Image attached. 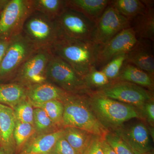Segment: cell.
<instances>
[{
  "mask_svg": "<svg viewBox=\"0 0 154 154\" xmlns=\"http://www.w3.org/2000/svg\"><path fill=\"white\" fill-rule=\"evenodd\" d=\"M102 137L94 135L88 146L82 154H104L101 145Z\"/></svg>",
  "mask_w": 154,
  "mask_h": 154,
  "instance_id": "d6a6232c",
  "label": "cell"
},
{
  "mask_svg": "<svg viewBox=\"0 0 154 154\" xmlns=\"http://www.w3.org/2000/svg\"><path fill=\"white\" fill-rule=\"evenodd\" d=\"M137 41L132 28L122 30L105 44L98 46L95 66L102 68L116 56L127 53Z\"/></svg>",
  "mask_w": 154,
  "mask_h": 154,
  "instance_id": "7c38bea8",
  "label": "cell"
},
{
  "mask_svg": "<svg viewBox=\"0 0 154 154\" xmlns=\"http://www.w3.org/2000/svg\"><path fill=\"white\" fill-rule=\"evenodd\" d=\"M62 102L63 128H77L102 137L108 132L94 115L86 94H70Z\"/></svg>",
  "mask_w": 154,
  "mask_h": 154,
  "instance_id": "3957f363",
  "label": "cell"
},
{
  "mask_svg": "<svg viewBox=\"0 0 154 154\" xmlns=\"http://www.w3.org/2000/svg\"><path fill=\"white\" fill-rule=\"evenodd\" d=\"M47 82L73 94H85L91 91L85 80L60 58L53 55L48 65Z\"/></svg>",
  "mask_w": 154,
  "mask_h": 154,
  "instance_id": "277c9868",
  "label": "cell"
},
{
  "mask_svg": "<svg viewBox=\"0 0 154 154\" xmlns=\"http://www.w3.org/2000/svg\"><path fill=\"white\" fill-rule=\"evenodd\" d=\"M71 94L48 82L42 83L27 88V98L34 108L53 100L63 101Z\"/></svg>",
  "mask_w": 154,
  "mask_h": 154,
  "instance_id": "2e32d148",
  "label": "cell"
},
{
  "mask_svg": "<svg viewBox=\"0 0 154 154\" xmlns=\"http://www.w3.org/2000/svg\"><path fill=\"white\" fill-rule=\"evenodd\" d=\"M101 145L104 154H116L112 148L104 139V137H102L101 139Z\"/></svg>",
  "mask_w": 154,
  "mask_h": 154,
  "instance_id": "d590c367",
  "label": "cell"
},
{
  "mask_svg": "<svg viewBox=\"0 0 154 154\" xmlns=\"http://www.w3.org/2000/svg\"><path fill=\"white\" fill-rule=\"evenodd\" d=\"M134 152V154H140L138 153L137 152Z\"/></svg>",
  "mask_w": 154,
  "mask_h": 154,
  "instance_id": "ab89813d",
  "label": "cell"
},
{
  "mask_svg": "<svg viewBox=\"0 0 154 154\" xmlns=\"http://www.w3.org/2000/svg\"><path fill=\"white\" fill-rule=\"evenodd\" d=\"M22 33L37 50L50 49L58 38L54 20L36 11L26 19Z\"/></svg>",
  "mask_w": 154,
  "mask_h": 154,
  "instance_id": "8992f818",
  "label": "cell"
},
{
  "mask_svg": "<svg viewBox=\"0 0 154 154\" xmlns=\"http://www.w3.org/2000/svg\"><path fill=\"white\" fill-rule=\"evenodd\" d=\"M88 102L99 122L110 131H113L133 119L144 120L141 110L126 103L89 91L86 93Z\"/></svg>",
  "mask_w": 154,
  "mask_h": 154,
  "instance_id": "6da1fadb",
  "label": "cell"
},
{
  "mask_svg": "<svg viewBox=\"0 0 154 154\" xmlns=\"http://www.w3.org/2000/svg\"><path fill=\"white\" fill-rule=\"evenodd\" d=\"M104 138L116 154H134L128 145L114 133L108 131Z\"/></svg>",
  "mask_w": 154,
  "mask_h": 154,
  "instance_id": "4dcf8cb0",
  "label": "cell"
},
{
  "mask_svg": "<svg viewBox=\"0 0 154 154\" xmlns=\"http://www.w3.org/2000/svg\"><path fill=\"white\" fill-rule=\"evenodd\" d=\"M49 154H77L64 136L60 138Z\"/></svg>",
  "mask_w": 154,
  "mask_h": 154,
  "instance_id": "1f68e13d",
  "label": "cell"
},
{
  "mask_svg": "<svg viewBox=\"0 0 154 154\" xmlns=\"http://www.w3.org/2000/svg\"><path fill=\"white\" fill-rule=\"evenodd\" d=\"M36 51L22 32L11 38L0 64V82L13 79L22 64Z\"/></svg>",
  "mask_w": 154,
  "mask_h": 154,
  "instance_id": "52a82bcc",
  "label": "cell"
},
{
  "mask_svg": "<svg viewBox=\"0 0 154 154\" xmlns=\"http://www.w3.org/2000/svg\"><path fill=\"white\" fill-rule=\"evenodd\" d=\"M145 154H153V153L152 151Z\"/></svg>",
  "mask_w": 154,
  "mask_h": 154,
  "instance_id": "f35d334b",
  "label": "cell"
},
{
  "mask_svg": "<svg viewBox=\"0 0 154 154\" xmlns=\"http://www.w3.org/2000/svg\"><path fill=\"white\" fill-rule=\"evenodd\" d=\"M84 79L91 91H96L102 89L110 83L105 74L102 71L98 70L96 66L91 69Z\"/></svg>",
  "mask_w": 154,
  "mask_h": 154,
  "instance_id": "83f0119b",
  "label": "cell"
},
{
  "mask_svg": "<svg viewBox=\"0 0 154 154\" xmlns=\"http://www.w3.org/2000/svg\"></svg>",
  "mask_w": 154,
  "mask_h": 154,
  "instance_id": "60d3db41",
  "label": "cell"
},
{
  "mask_svg": "<svg viewBox=\"0 0 154 154\" xmlns=\"http://www.w3.org/2000/svg\"><path fill=\"white\" fill-rule=\"evenodd\" d=\"M44 110L51 121L59 128H62L64 105L62 101L53 100L44 103L40 107Z\"/></svg>",
  "mask_w": 154,
  "mask_h": 154,
  "instance_id": "4316f807",
  "label": "cell"
},
{
  "mask_svg": "<svg viewBox=\"0 0 154 154\" xmlns=\"http://www.w3.org/2000/svg\"><path fill=\"white\" fill-rule=\"evenodd\" d=\"M8 2L9 0L8 1H0V14Z\"/></svg>",
  "mask_w": 154,
  "mask_h": 154,
  "instance_id": "8d00e7d4",
  "label": "cell"
},
{
  "mask_svg": "<svg viewBox=\"0 0 154 154\" xmlns=\"http://www.w3.org/2000/svg\"><path fill=\"white\" fill-rule=\"evenodd\" d=\"M54 22L58 38L93 42L95 23L82 14L66 8Z\"/></svg>",
  "mask_w": 154,
  "mask_h": 154,
  "instance_id": "5b68a950",
  "label": "cell"
},
{
  "mask_svg": "<svg viewBox=\"0 0 154 154\" xmlns=\"http://www.w3.org/2000/svg\"><path fill=\"white\" fill-rule=\"evenodd\" d=\"M16 119L33 126V107L28 98L20 102L14 109Z\"/></svg>",
  "mask_w": 154,
  "mask_h": 154,
  "instance_id": "f546056e",
  "label": "cell"
},
{
  "mask_svg": "<svg viewBox=\"0 0 154 154\" xmlns=\"http://www.w3.org/2000/svg\"><path fill=\"white\" fill-rule=\"evenodd\" d=\"M111 132L121 137L133 152L145 154L152 151L149 127L142 122L129 125L124 124Z\"/></svg>",
  "mask_w": 154,
  "mask_h": 154,
  "instance_id": "4fadbf2b",
  "label": "cell"
},
{
  "mask_svg": "<svg viewBox=\"0 0 154 154\" xmlns=\"http://www.w3.org/2000/svg\"><path fill=\"white\" fill-rule=\"evenodd\" d=\"M144 118L146 120L150 126L154 128V99L144 104L141 109Z\"/></svg>",
  "mask_w": 154,
  "mask_h": 154,
  "instance_id": "836d02e7",
  "label": "cell"
},
{
  "mask_svg": "<svg viewBox=\"0 0 154 154\" xmlns=\"http://www.w3.org/2000/svg\"><path fill=\"white\" fill-rule=\"evenodd\" d=\"M111 2L95 23L93 42L98 46L130 27L129 20L119 14Z\"/></svg>",
  "mask_w": 154,
  "mask_h": 154,
  "instance_id": "8fae6325",
  "label": "cell"
},
{
  "mask_svg": "<svg viewBox=\"0 0 154 154\" xmlns=\"http://www.w3.org/2000/svg\"><path fill=\"white\" fill-rule=\"evenodd\" d=\"M52 56L50 49L36 51L19 68L12 82L19 83L27 88L47 82L46 70Z\"/></svg>",
  "mask_w": 154,
  "mask_h": 154,
  "instance_id": "30bf717a",
  "label": "cell"
},
{
  "mask_svg": "<svg viewBox=\"0 0 154 154\" xmlns=\"http://www.w3.org/2000/svg\"><path fill=\"white\" fill-rule=\"evenodd\" d=\"M115 80L133 83L150 91L154 90V76L126 61Z\"/></svg>",
  "mask_w": 154,
  "mask_h": 154,
  "instance_id": "ffe728a7",
  "label": "cell"
},
{
  "mask_svg": "<svg viewBox=\"0 0 154 154\" xmlns=\"http://www.w3.org/2000/svg\"><path fill=\"white\" fill-rule=\"evenodd\" d=\"M63 129L64 137L69 143L77 154H82L94 134L84 130L72 127H66Z\"/></svg>",
  "mask_w": 154,
  "mask_h": 154,
  "instance_id": "7402d4cb",
  "label": "cell"
},
{
  "mask_svg": "<svg viewBox=\"0 0 154 154\" xmlns=\"http://www.w3.org/2000/svg\"><path fill=\"white\" fill-rule=\"evenodd\" d=\"M27 98V88L16 82L0 83V104L14 109Z\"/></svg>",
  "mask_w": 154,
  "mask_h": 154,
  "instance_id": "44dd1931",
  "label": "cell"
},
{
  "mask_svg": "<svg viewBox=\"0 0 154 154\" xmlns=\"http://www.w3.org/2000/svg\"><path fill=\"white\" fill-rule=\"evenodd\" d=\"M33 126L36 135L49 134L60 129L40 108L33 110Z\"/></svg>",
  "mask_w": 154,
  "mask_h": 154,
  "instance_id": "d4e9b609",
  "label": "cell"
},
{
  "mask_svg": "<svg viewBox=\"0 0 154 154\" xmlns=\"http://www.w3.org/2000/svg\"><path fill=\"white\" fill-rule=\"evenodd\" d=\"M0 154H7L0 148Z\"/></svg>",
  "mask_w": 154,
  "mask_h": 154,
  "instance_id": "74e56055",
  "label": "cell"
},
{
  "mask_svg": "<svg viewBox=\"0 0 154 154\" xmlns=\"http://www.w3.org/2000/svg\"><path fill=\"white\" fill-rule=\"evenodd\" d=\"M16 118L13 108L0 104V148L7 154L16 151L14 131Z\"/></svg>",
  "mask_w": 154,
  "mask_h": 154,
  "instance_id": "9a60e30c",
  "label": "cell"
},
{
  "mask_svg": "<svg viewBox=\"0 0 154 154\" xmlns=\"http://www.w3.org/2000/svg\"><path fill=\"white\" fill-rule=\"evenodd\" d=\"M146 6L143 14L130 20V28L137 39L154 40V8L153 1H143Z\"/></svg>",
  "mask_w": 154,
  "mask_h": 154,
  "instance_id": "e0dca14e",
  "label": "cell"
},
{
  "mask_svg": "<svg viewBox=\"0 0 154 154\" xmlns=\"http://www.w3.org/2000/svg\"><path fill=\"white\" fill-rule=\"evenodd\" d=\"M112 5L119 14L131 20L146 11L143 1L140 0H115L112 1Z\"/></svg>",
  "mask_w": 154,
  "mask_h": 154,
  "instance_id": "cb8c5ba5",
  "label": "cell"
},
{
  "mask_svg": "<svg viewBox=\"0 0 154 154\" xmlns=\"http://www.w3.org/2000/svg\"><path fill=\"white\" fill-rule=\"evenodd\" d=\"M111 2L109 0H66L65 3L66 8L82 14L95 23Z\"/></svg>",
  "mask_w": 154,
  "mask_h": 154,
  "instance_id": "d6986e66",
  "label": "cell"
},
{
  "mask_svg": "<svg viewBox=\"0 0 154 154\" xmlns=\"http://www.w3.org/2000/svg\"><path fill=\"white\" fill-rule=\"evenodd\" d=\"M34 11L54 20L66 8L63 0H30Z\"/></svg>",
  "mask_w": 154,
  "mask_h": 154,
  "instance_id": "603a6c76",
  "label": "cell"
},
{
  "mask_svg": "<svg viewBox=\"0 0 154 154\" xmlns=\"http://www.w3.org/2000/svg\"><path fill=\"white\" fill-rule=\"evenodd\" d=\"M152 42L137 39V41L127 53L126 61L154 76V57Z\"/></svg>",
  "mask_w": 154,
  "mask_h": 154,
  "instance_id": "5bb4252c",
  "label": "cell"
},
{
  "mask_svg": "<svg viewBox=\"0 0 154 154\" xmlns=\"http://www.w3.org/2000/svg\"><path fill=\"white\" fill-rule=\"evenodd\" d=\"M98 47L93 42L57 38L50 49L53 55L66 62L84 79L95 66Z\"/></svg>",
  "mask_w": 154,
  "mask_h": 154,
  "instance_id": "7a4b0ae2",
  "label": "cell"
},
{
  "mask_svg": "<svg viewBox=\"0 0 154 154\" xmlns=\"http://www.w3.org/2000/svg\"><path fill=\"white\" fill-rule=\"evenodd\" d=\"M93 91L107 98L133 105L141 110L145 104L154 99L152 91L125 81L115 80L104 88Z\"/></svg>",
  "mask_w": 154,
  "mask_h": 154,
  "instance_id": "9c48e42d",
  "label": "cell"
},
{
  "mask_svg": "<svg viewBox=\"0 0 154 154\" xmlns=\"http://www.w3.org/2000/svg\"><path fill=\"white\" fill-rule=\"evenodd\" d=\"M63 128L49 134L33 136L18 154H49L57 141L63 135Z\"/></svg>",
  "mask_w": 154,
  "mask_h": 154,
  "instance_id": "ac0fdd59",
  "label": "cell"
},
{
  "mask_svg": "<svg viewBox=\"0 0 154 154\" xmlns=\"http://www.w3.org/2000/svg\"><path fill=\"white\" fill-rule=\"evenodd\" d=\"M33 11L30 0H9L0 14V38L11 39L22 33Z\"/></svg>",
  "mask_w": 154,
  "mask_h": 154,
  "instance_id": "ba28073f",
  "label": "cell"
},
{
  "mask_svg": "<svg viewBox=\"0 0 154 154\" xmlns=\"http://www.w3.org/2000/svg\"><path fill=\"white\" fill-rule=\"evenodd\" d=\"M127 53L115 57L102 68V71L110 82L117 79L126 60Z\"/></svg>",
  "mask_w": 154,
  "mask_h": 154,
  "instance_id": "f1b7e54d",
  "label": "cell"
},
{
  "mask_svg": "<svg viewBox=\"0 0 154 154\" xmlns=\"http://www.w3.org/2000/svg\"><path fill=\"white\" fill-rule=\"evenodd\" d=\"M36 134L34 126L29 123H24L16 119L14 131V139L16 151H20L23 146Z\"/></svg>",
  "mask_w": 154,
  "mask_h": 154,
  "instance_id": "484cf974",
  "label": "cell"
},
{
  "mask_svg": "<svg viewBox=\"0 0 154 154\" xmlns=\"http://www.w3.org/2000/svg\"><path fill=\"white\" fill-rule=\"evenodd\" d=\"M11 40V39L0 38V64L5 57Z\"/></svg>",
  "mask_w": 154,
  "mask_h": 154,
  "instance_id": "e575fe53",
  "label": "cell"
}]
</instances>
